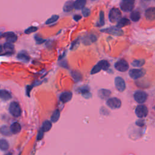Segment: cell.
<instances>
[{"label":"cell","instance_id":"11","mask_svg":"<svg viewBox=\"0 0 155 155\" xmlns=\"http://www.w3.org/2000/svg\"><path fill=\"white\" fill-rule=\"evenodd\" d=\"M72 98V92L70 91H65L59 97V99L61 101H62L64 103L68 102L69 101H71Z\"/></svg>","mask_w":155,"mask_h":155},{"label":"cell","instance_id":"34","mask_svg":"<svg viewBox=\"0 0 155 155\" xmlns=\"http://www.w3.org/2000/svg\"><path fill=\"white\" fill-rule=\"evenodd\" d=\"M80 92L84 95L88 94V93H89V89L88 88V87H82V88L80 89Z\"/></svg>","mask_w":155,"mask_h":155},{"label":"cell","instance_id":"23","mask_svg":"<svg viewBox=\"0 0 155 155\" xmlns=\"http://www.w3.org/2000/svg\"><path fill=\"white\" fill-rule=\"evenodd\" d=\"M130 18L133 21L137 22L141 18V14L138 11H133L130 15Z\"/></svg>","mask_w":155,"mask_h":155},{"label":"cell","instance_id":"13","mask_svg":"<svg viewBox=\"0 0 155 155\" xmlns=\"http://www.w3.org/2000/svg\"><path fill=\"white\" fill-rule=\"evenodd\" d=\"M3 36L6 38L7 41L10 43H13L17 40V36L13 32L5 33L3 34Z\"/></svg>","mask_w":155,"mask_h":155},{"label":"cell","instance_id":"19","mask_svg":"<svg viewBox=\"0 0 155 155\" xmlns=\"http://www.w3.org/2000/svg\"><path fill=\"white\" fill-rule=\"evenodd\" d=\"M0 133L4 136H10L12 133L10 128H9L7 126H3L0 128Z\"/></svg>","mask_w":155,"mask_h":155},{"label":"cell","instance_id":"36","mask_svg":"<svg viewBox=\"0 0 155 155\" xmlns=\"http://www.w3.org/2000/svg\"><path fill=\"white\" fill-rule=\"evenodd\" d=\"M35 41L38 44H42L43 42H44V40L43 39L38 36H35Z\"/></svg>","mask_w":155,"mask_h":155},{"label":"cell","instance_id":"22","mask_svg":"<svg viewBox=\"0 0 155 155\" xmlns=\"http://www.w3.org/2000/svg\"><path fill=\"white\" fill-rule=\"evenodd\" d=\"M98 64L99 65L100 68H101V70H104V71H107L110 66L109 63L106 60H102L99 61Z\"/></svg>","mask_w":155,"mask_h":155},{"label":"cell","instance_id":"1","mask_svg":"<svg viewBox=\"0 0 155 155\" xmlns=\"http://www.w3.org/2000/svg\"><path fill=\"white\" fill-rule=\"evenodd\" d=\"M121 12L120 10L118 8H113L110 10L108 18H109L110 21L114 23L118 22L121 18Z\"/></svg>","mask_w":155,"mask_h":155},{"label":"cell","instance_id":"21","mask_svg":"<svg viewBox=\"0 0 155 155\" xmlns=\"http://www.w3.org/2000/svg\"><path fill=\"white\" fill-rule=\"evenodd\" d=\"M9 148V142L6 139H0V149L3 151H6Z\"/></svg>","mask_w":155,"mask_h":155},{"label":"cell","instance_id":"5","mask_svg":"<svg viewBox=\"0 0 155 155\" xmlns=\"http://www.w3.org/2000/svg\"><path fill=\"white\" fill-rule=\"evenodd\" d=\"M147 96H148V95L145 92L141 90L136 91L134 94L135 100L139 104H142L145 102V101L147 99Z\"/></svg>","mask_w":155,"mask_h":155},{"label":"cell","instance_id":"26","mask_svg":"<svg viewBox=\"0 0 155 155\" xmlns=\"http://www.w3.org/2000/svg\"><path fill=\"white\" fill-rule=\"evenodd\" d=\"M145 64V61L144 59H136L134 60L131 64L134 67H141L142 66H144Z\"/></svg>","mask_w":155,"mask_h":155},{"label":"cell","instance_id":"9","mask_svg":"<svg viewBox=\"0 0 155 155\" xmlns=\"http://www.w3.org/2000/svg\"><path fill=\"white\" fill-rule=\"evenodd\" d=\"M115 84L116 89H117L118 91L122 92L126 90V86L125 81L121 77L118 76L116 78L115 80Z\"/></svg>","mask_w":155,"mask_h":155},{"label":"cell","instance_id":"39","mask_svg":"<svg viewBox=\"0 0 155 155\" xmlns=\"http://www.w3.org/2000/svg\"><path fill=\"white\" fill-rule=\"evenodd\" d=\"M3 50H4V47H3V46L0 45V53H1L3 52Z\"/></svg>","mask_w":155,"mask_h":155},{"label":"cell","instance_id":"16","mask_svg":"<svg viewBox=\"0 0 155 155\" xmlns=\"http://www.w3.org/2000/svg\"><path fill=\"white\" fill-rule=\"evenodd\" d=\"M0 98L4 101H8L12 98L10 93L6 90H0Z\"/></svg>","mask_w":155,"mask_h":155},{"label":"cell","instance_id":"25","mask_svg":"<svg viewBox=\"0 0 155 155\" xmlns=\"http://www.w3.org/2000/svg\"><path fill=\"white\" fill-rule=\"evenodd\" d=\"M59 116H60L59 111L58 110H55V112H53V113L51 116V121L52 122H57L59 118Z\"/></svg>","mask_w":155,"mask_h":155},{"label":"cell","instance_id":"17","mask_svg":"<svg viewBox=\"0 0 155 155\" xmlns=\"http://www.w3.org/2000/svg\"><path fill=\"white\" fill-rule=\"evenodd\" d=\"M130 24V21L128 19L126 18H121L119 21L118 22V24L116 27H117L118 28L121 29L122 27H124L126 26L129 25Z\"/></svg>","mask_w":155,"mask_h":155},{"label":"cell","instance_id":"7","mask_svg":"<svg viewBox=\"0 0 155 155\" xmlns=\"http://www.w3.org/2000/svg\"><path fill=\"white\" fill-rule=\"evenodd\" d=\"M145 71L144 69H131L129 71V75L133 79H138L144 76Z\"/></svg>","mask_w":155,"mask_h":155},{"label":"cell","instance_id":"30","mask_svg":"<svg viewBox=\"0 0 155 155\" xmlns=\"http://www.w3.org/2000/svg\"><path fill=\"white\" fill-rule=\"evenodd\" d=\"M59 19V16L58 15H55L52 16L50 18H49L45 22V24H52V23L56 22Z\"/></svg>","mask_w":155,"mask_h":155},{"label":"cell","instance_id":"31","mask_svg":"<svg viewBox=\"0 0 155 155\" xmlns=\"http://www.w3.org/2000/svg\"><path fill=\"white\" fill-rule=\"evenodd\" d=\"M101 71V68H100V67L99 66L98 64H96L95 66L94 67V68H92L91 71V75L96 74V73L99 72Z\"/></svg>","mask_w":155,"mask_h":155},{"label":"cell","instance_id":"32","mask_svg":"<svg viewBox=\"0 0 155 155\" xmlns=\"http://www.w3.org/2000/svg\"><path fill=\"white\" fill-rule=\"evenodd\" d=\"M38 30V28L36 27H29L28 29H27L26 30H25V34H30L31 33H34L35 32H36V31Z\"/></svg>","mask_w":155,"mask_h":155},{"label":"cell","instance_id":"38","mask_svg":"<svg viewBox=\"0 0 155 155\" xmlns=\"http://www.w3.org/2000/svg\"><path fill=\"white\" fill-rule=\"evenodd\" d=\"M81 18V17L80 16V15H75V16H74V19H75V20H76V21H78V20H80Z\"/></svg>","mask_w":155,"mask_h":155},{"label":"cell","instance_id":"29","mask_svg":"<svg viewBox=\"0 0 155 155\" xmlns=\"http://www.w3.org/2000/svg\"><path fill=\"white\" fill-rule=\"evenodd\" d=\"M3 47L4 50L7 51L8 52H11L14 49V45L12 44V43L8 42L4 44Z\"/></svg>","mask_w":155,"mask_h":155},{"label":"cell","instance_id":"4","mask_svg":"<svg viewBox=\"0 0 155 155\" xmlns=\"http://www.w3.org/2000/svg\"><path fill=\"white\" fill-rule=\"evenodd\" d=\"M121 101L117 98H112L108 99L107 101V105L112 109H117L121 107Z\"/></svg>","mask_w":155,"mask_h":155},{"label":"cell","instance_id":"18","mask_svg":"<svg viewBox=\"0 0 155 155\" xmlns=\"http://www.w3.org/2000/svg\"><path fill=\"white\" fill-rule=\"evenodd\" d=\"M10 129L12 133L17 134L20 132V131L21 130V127L18 122H14L11 125Z\"/></svg>","mask_w":155,"mask_h":155},{"label":"cell","instance_id":"27","mask_svg":"<svg viewBox=\"0 0 155 155\" xmlns=\"http://www.w3.org/2000/svg\"><path fill=\"white\" fill-rule=\"evenodd\" d=\"M18 59L23 61H25V62H27L29 60V57L28 56L27 53H26V52H20L18 55Z\"/></svg>","mask_w":155,"mask_h":155},{"label":"cell","instance_id":"41","mask_svg":"<svg viewBox=\"0 0 155 155\" xmlns=\"http://www.w3.org/2000/svg\"><path fill=\"white\" fill-rule=\"evenodd\" d=\"M154 109H155V107H154Z\"/></svg>","mask_w":155,"mask_h":155},{"label":"cell","instance_id":"3","mask_svg":"<svg viewBox=\"0 0 155 155\" xmlns=\"http://www.w3.org/2000/svg\"><path fill=\"white\" fill-rule=\"evenodd\" d=\"M135 0H122L121 8L124 12H130L133 10Z\"/></svg>","mask_w":155,"mask_h":155},{"label":"cell","instance_id":"12","mask_svg":"<svg viewBox=\"0 0 155 155\" xmlns=\"http://www.w3.org/2000/svg\"><path fill=\"white\" fill-rule=\"evenodd\" d=\"M103 32H107L108 34H110L111 35H117V36H120V35H122L123 34L122 31L121 29H119V28H118L117 27H116V28H114V27L109 28V29H105V30H103Z\"/></svg>","mask_w":155,"mask_h":155},{"label":"cell","instance_id":"20","mask_svg":"<svg viewBox=\"0 0 155 155\" xmlns=\"http://www.w3.org/2000/svg\"><path fill=\"white\" fill-rule=\"evenodd\" d=\"M74 8V2L72 1H67L63 7V10L64 12H69Z\"/></svg>","mask_w":155,"mask_h":155},{"label":"cell","instance_id":"35","mask_svg":"<svg viewBox=\"0 0 155 155\" xmlns=\"http://www.w3.org/2000/svg\"><path fill=\"white\" fill-rule=\"evenodd\" d=\"M44 132V131L42 130V128H41V130H40V131H39V133L38 134V136H37L38 140H40V139H41L43 138Z\"/></svg>","mask_w":155,"mask_h":155},{"label":"cell","instance_id":"6","mask_svg":"<svg viewBox=\"0 0 155 155\" xmlns=\"http://www.w3.org/2000/svg\"><path fill=\"white\" fill-rule=\"evenodd\" d=\"M135 113L138 118H142L146 117L148 115V108L144 105H139L136 107Z\"/></svg>","mask_w":155,"mask_h":155},{"label":"cell","instance_id":"24","mask_svg":"<svg viewBox=\"0 0 155 155\" xmlns=\"http://www.w3.org/2000/svg\"><path fill=\"white\" fill-rule=\"evenodd\" d=\"M52 128V122L49 121H45L43 124L42 130L44 132H47L49 131Z\"/></svg>","mask_w":155,"mask_h":155},{"label":"cell","instance_id":"2","mask_svg":"<svg viewBox=\"0 0 155 155\" xmlns=\"http://www.w3.org/2000/svg\"><path fill=\"white\" fill-rule=\"evenodd\" d=\"M9 112L15 117H19L21 114L20 105L17 102H12L9 106Z\"/></svg>","mask_w":155,"mask_h":155},{"label":"cell","instance_id":"8","mask_svg":"<svg viewBox=\"0 0 155 155\" xmlns=\"http://www.w3.org/2000/svg\"><path fill=\"white\" fill-rule=\"evenodd\" d=\"M115 68L119 72H126L128 69L129 66L127 62L124 59H121L116 63L115 65Z\"/></svg>","mask_w":155,"mask_h":155},{"label":"cell","instance_id":"15","mask_svg":"<svg viewBox=\"0 0 155 155\" xmlns=\"http://www.w3.org/2000/svg\"><path fill=\"white\" fill-rule=\"evenodd\" d=\"M111 95V91L107 89H101L98 91V96L101 99H106L109 97Z\"/></svg>","mask_w":155,"mask_h":155},{"label":"cell","instance_id":"10","mask_svg":"<svg viewBox=\"0 0 155 155\" xmlns=\"http://www.w3.org/2000/svg\"><path fill=\"white\" fill-rule=\"evenodd\" d=\"M145 18L149 21L155 20V7H150L147 9L145 13Z\"/></svg>","mask_w":155,"mask_h":155},{"label":"cell","instance_id":"28","mask_svg":"<svg viewBox=\"0 0 155 155\" xmlns=\"http://www.w3.org/2000/svg\"><path fill=\"white\" fill-rule=\"evenodd\" d=\"M104 23H105V21H104V13L103 11H101L100 12V15H99V21L98 22L97 26L98 27H101V26H103L104 25Z\"/></svg>","mask_w":155,"mask_h":155},{"label":"cell","instance_id":"33","mask_svg":"<svg viewBox=\"0 0 155 155\" xmlns=\"http://www.w3.org/2000/svg\"><path fill=\"white\" fill-rule=\"evenodd\" d=\"M82 14L85 17H89L90 14V10L88 8H84L82 9Z\"/></svg>","mask_w":155,"mask_h":155},{"label":"cell","instance_id":"14","mask_svg":"<svg viewBox=\"0 0 155 155\" xmlns=\"http://www.w3.org/2000/svg\"><path fill=\"white\" fill-rule=\"evenodd\" d=\"M87 0H76L74 2V8L77 10L82 9L86 4Z\"/></svg>","mask_w":155,"mask_h":155},{"label":"cell","instance_id":"40","mask_svg":"<svg viewBox=\"0 0 155 155\" xmlns=\"http://www.w3.org/2000/svg\"><path fill=\"white\" fill-rule=\"evenodd\" d=\"M2 36H3V34L2 33H0V38H1Z\"/></svg>","mask_w":155,"mask_h":155},{"label":"cell","instance_id":"37","mask_svg":"<svg viewBox=\"0 0 155 155\" xmlns=\"http://www.w3.org/2000/svg\"><path fill=\"white\" fill-rule=\"evenodd\" d=\"M136 125L139 127H143L144 126V120L143 119H139L136 122Z\"/></svg>","mask_w":155,"mask_h":155}]
</instances>
